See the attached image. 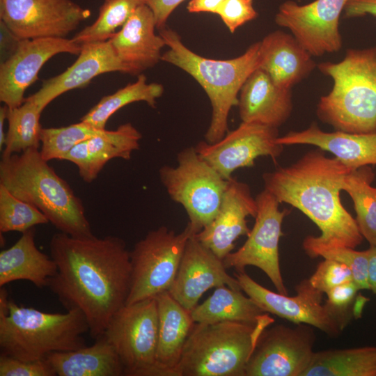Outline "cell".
<instances>
[{"label": "cell", "instance_id": "cell-30", "mask_svg": "<svg viewBox=\"0 0 376 376\" xmlns=\"http://www.w3.org/2000/svg\"><path fill=\"white\" fill-rule=\"evenodd\" d=\"M301 376H376V347L314 352Z\"/></svg>", "mask_w": 376, "mask_h": 376}, {"label": "cell", "instance_id": "cell-4", "mask_svg": "<svg viewBox=\"0 0 376 376\" xmlns=\"http://www.w3.org/2000/svg\"><path fill=\"white\" fill-rule=\"evenodd\" d=\"M318 70L333 81L316 113L336 130L376 133V47L348 49L339 62H322Z\"/></svg>", "mask_w": 376, "mask_h": 376}, {"label": "cell", "instance_id": "cell-12", "mask_svg": "<svg viewBox=\"0 0 376 376\" xmlns=\"http://www.w3.org/2000/svg\"><path fill=\"white\" fill-rule=\"evenodd\" d=\"M313 328L302 323L267 327L247 363L245 376H301L315 352Z\"/></svg>", "mask_w": 376, "mask_h": 376}, {"label": "cell", "instance_id": "cell-16", "mask_svg": "<svg viewBox=\"0 0 376 376\" xmlns=\"http://www.w3.org/2000/svg\"><path fill=\"white\" fill-rule=\"evenodd\" d=\"M279 136L278 128L242 122L219 141H202L194 147L201 158L228 180L235 170L253 166L258 157H279L284 146L277 143Z\"/></svg>", "mask_w": 376, "mask_h": 376}, {"label": "cell", "instance_id": "cell-38", "mask_svg": "<svg viewBox=\"0 0 376 376\" xmlns=\"http://www.w3.org/2000/svg\"><path fill=\"white\" fill-rule=\"evenodd\" d=\"M359 290L352 281L338 285L325 293L327 299L324 304L344 329L354 315L353 307Z\"/></svg>", "mask_w": 376, "mask_h": 376}, {"label": "cell", "instance_id": "cell-25", "mask_svg": "<svg viewBox=\"0 0 376 376\" xmlns=\"http://www.w3.org/2000/svg\"><path fill=\"white\" fill-rule=\"evenodd\" d=\"M283 146L306 144L328 151L352 170L376 164V133L327 132L316 123L301 131H291L276 139Z\"/></svg>", "mask_w": 376, "mask_h": 376}, {"label": "cell", "instance_id": "cell-17", "mask_svg": "<svg viewBox=\"0 0 376 376\" xmlns=\"http://www.w3.org/2000/svg\"><path fill=\"white\" fill-rule=\"evenodd\" d=\"M81 46L72 38H42L20 40L15 52L0 65V100L8 108L24 102L26 90L38 79L44 64L54 56L79 55Z\"/></svg>", "mask_w": 376, "mask_h": 376}, {"label": "cell", "instance_id": "cell-23", "mask_svg": "<svg viewBox=\"0 0 376 376\" xmlns=\"http://www.w3.org/2000/svg\"><path fill=\"white\" fill-rule=\"evenodd\" d=\"M313 56L292 35L272 31L260 41L259 68L275 85L292 89L317 67Z\"/></svg>", "mask_w": 376, "mask_h": 376}, {"label": "cell", "instance_id": "cell-8", "mask_svg": "<svg viewBox=\"0 0 376 376\" xmlns=\"http://www.w3.org/2000/svg\"><path fill=\"white\" fill-rule=\"evenodd\" d=\"M177 162L176 166H162L159 180L171 200L184 207L196 234L215 217L228 180L201 158L194 146L181 150Z\"/></svg>", "mask_w": 376, "mask_h": 376}, {"label": "cell", "instance_id": "cell-35", "mask_svg": "<svg viewBox=\"0 0 376 376\" xmlns=\"http://www.w3.org/2000/svg\"><path fill=\"white\" fill-rule=\"evenodd\" d=\"M303 248L311 258L322 257L341 263L352 271L353 281L359 290H369L368 283V250L357 251L346 246L326 245L315 236L308 235L303 242Z\"/></svg>", "mask_w": 376, "mask_h": 376}, {"label": "cell", "instance_id": "cell-9", "mask_svg": "<svg viewBox=\"0 0 376 376\" xmlns=\"http://www.w3.org/2000/svg\"><path fill=\"white\" fill-rule=\"evenodd\" d=\"M187 223L175 233L166 226L150 230L130 251L131 283L125 304L156 297L172 285L189 238Z\"/></svg>", "mask_w": 376, "mask_h": 376}, {"label": "cell", "instance_id": "cell-14", "mask_svg": "<svg viewBox=\"0 0 376 376\" xmlns=\"http://www.w3.org/2000/svg\"><path fill=\"white\" fill-rule=\"evenodd\" d=\"M90 15L72 0H0V20L19 40L66 38Z\"/></svg>", "mask_w": 376, "mask_h": 376}, {"label": "cell", "instance_id": "cell-33", "mask_svg": "<svg viewBox=\"0 0 376 376\" xmlns=\"http://www.w3.org/2000/svg\"><path fill=\"white\" fill-rule=\"evenodd\" d=\"M41 113L36 104L26 99L20 106L8 109V129L2 157L39 148L42 129L40 123Z\"/></svg>", "mask_w": 376, "mask_h": 376}, {"label": "cell", "instance_id": "cell-36", "mask_svg": "<svg viewBox=\"0 0 376 376\" xmlns=\"http://www.w3.org/2000/svg\"><path fill=\"white\" fill-rule=\"evenodd\" d=\"M104 130L97 129L82 121L64 127L42 128L40 152L47 162L63 160L75 145L100 134Z\"/></svg>", "mask_w": 376, "mask_h": 376}, {"label": "cell", "instance_id": "cell-39", "mask_svg": "<svg viewBox=\"0 0 376 376\" xmlns=\"http://www.w3.org/2000/svg\"><path fill=\"white\" fill-rule=\"evenodd\" d=\"M308 279L315 289L326 293L338 285L353 281V276L350 269L345 265L324 258Z\"/></svg>", "mask_w": 376, "mask_h": 376}, {"label": "cell", "instance_id": "cell-21", "mask_svg": "<svg viewBox=\"0 0 376 376\" xmlns=\"http://www.w3.org/2000/svg\"><path fill=\"white\" fill-rule=\"evenodd\" d=\"M153 13L144 3L139 6L125 24L109 40L127 73L139 75L154 67L162 59L166 46L155 33Z\"/></svg>", "mask_w": 376, "mask_h": 376}, {"label": "cell", "instance_id": "cell-47", "mask_svg": "<svg viewBox=\"0 0 376 376\" xmlns=\"http://www.w3.org/2000/svg\"><path fill=\"white\" fill-rule=\"evenodd\" d=\"M8 107L4 104V106L0 108V149L2 150L3 146L6 141V134L3 132L4 122L6 120L7 112Z\"/></svg>", "mask_w": 376, "mask_h": 376}, {"label": "cell", "instance_id": "cell-11", "mask_svg": "<svg viewBox=\"0 0 376 376\" xmlns=\"http://www.w3.org/2000/svg\"><path fill=\"white\" fill-rule=\"evenodd\" d=\"M258 210L255 223L244 244L223 260L226 269L244 271L249 265L261 269L270 279L277 292L288 295L281 275L279 244L283 235L281 226L287 209L281 210V204L265 189L256 196Z\"/></svg>", "mask_w": 376, "mask_h": 376}, {"label": "cell", "instance_id": "cell-10", "mask_svg": "<svg viewBox=\"0 0 376 376\" xmlns=\"http://www.w3.org/2000/svg\"><path fill=\"white\" fill-rule=\"evenodd\" d=\"M103 336L113 346L126 376H162L156 354L158 311L155 297L125 304L111 318Z\"/></svg>", "mask_w": 376, "mask_h": 376}, {"label": "cell", "instance_id": "cell-15", "mask_svg": "<svg viewBox=\"0 0 376 376\" xmlns=\"http://www.w3.org/2000/svg\"><path fill=\"white\" fill-rule=\"evenodd\" d=\"M348 0H315L299 5L282 3L274 21L291 34L313 56L338 52L343 45L339 19Z\"/></svg>", "mask_w": 376, "mask_h": 376}, {"label": "cell", "instance_id": "cell-28", "mask_svg": "<svg viewBox=\"0 0 376 376\" xmlns=\"http://www.w3.org/2000/svg\"><path fill=\"white\" fill-rule=\"evenodd\" d=\"M45 360L58 376H122L125 373L118 354L103 335L91 346L53 352Z\"/></svg>", "mask_w": 376, "mask_h": 376}, {"label": "cell", "instance_id": "cell-41", "mask_svg": "<svg viewBox=\"0 0 376 376\" xmlns=\"http://www.w3.org/2000/svg\"><path fill=\"white\" fill-rule=\"evenodd\" d=\"M0 376H56V373L45 359L23 361L1 354Z\"/></svg>", "mask_w": 376, "mask_h": 376}, {"label": "cell", "instance_id": "cell-7", "mask_svg": "<svg viewBox=\"0 0 376 376\" xmlns=\"http://www.w3.org/2000/svg\"><path fill=\"white\" fill-rule=\"evenodd\" d=\"M273 322H195L175 368V376H245L260 336Z\"/></svg>", "mask_w": 376, "mask_h": 376}, {"label": "cell", "instance_id": "cell-34", "mask_svg": "<svg viewBox=\"0 0 376 376\" xmlns=\"http://www.w3.org/2000/svg\"><path fill=\"white\" fill-rule=\"evenodd\" d=\"M142 3L143 0H104L97 19L77 33L72 40L80 45L109 40Z\"/></svg>", "mask_w": 376, "mask_h": 376}, {"label": "cell", "instance_id": "cell-13", "mask_svg": "<svg viewBox=\"0 0 376 376\" xmlns=\"http://www.w3.org/2000/svg\"><path fill=\"white\" fill-rule=\"evenodd\" d=\"M234 276L246 295L265 312L295 324H306L331 338L340 336L344 329L338 320L322 304L323 292L315 289L309 279L295 286L296 295L290 297L273 292L251 279L245 271H236Z\"/></svg>", "mask_w": 376, "mask_h": 376}, {"label": "cell", "instance_id": "cell-43", "mask_svg": "<svg viewBox=\"0 0 376 376\" xmlns=\"http://www.w3.org/2000/svg\"><path fill=\"white\" fill-rule=\"evenodd\" d=\"M343 13L346 17L376 16V0H348Z\"/></svg>", "mask_w": 376, "mask_h": 376}, {"label": "cell", "instance_id": "cell-24", "mask_svg": "<svg viewBox=\"0 0 376 376\" xmlns=\"http://www.w3.org/2000/svg\"><path fill=\"white\" fill-rule=\"evenodd\" d=\"M237 106L242 122L278 128L291 115L292 91L275 85L269 75L258 68L242 85Z\"/></svg>", "mask_w": 376, "mask_h": 376}, {"label": "cell", "instance_id": "cell-5", "mask_svg": "<svg viewBox=\"0 0 376 376\" xmlns=\"http://www.w3.org/2000/svg\"><path fill=\"white\" fill-rule=\"evenodd\" d=\"M169 49L162 61L184 70L201 86L212 106V118L205 141L215 143L228 132L230 109L237 106L238 94L250 76L259 68L260 41L250 45L242 55L228 60L203 57L189 49L178 33L166 26L159 30Z\"/></svg>", "mask_w": 376, "mask_h": 376}, {"label": "cell", "instance_id": "cell-46", "mask_svg": "<svg viewBox=\"0 0 376 376\" xmlns=\"http://www.w3.org/2000/svg\"><path fill=\"white\" fill-rule=\"evenodd\" d=\"M367 250L368 256V283L369 290L376 295V246H370Z\"/></svg>", "mask_w": 376, "mask_h": 376}, {"label": "cell", "instance_id": "cell-32", "mask_svg": "<svg viewBox=\"0 0 376 376\" xmlns=\"http://www.w3.org/2000/svg\"><path fill=\"white\" fill-rule=\"evenodd\" d=\"M374 177L372 169L366 166L347 174L343 184V190L354 203L360 233L370 246H376V187L371 186Z\"/></svg>", "mask_w": 376, "mask_h": 376}, {"label": "cell", "instance_id": "cell-18", "mask_svg": "<svg viewBox=\"0 0 376 376\" xmlns=\"http://www.w3.org/2000/svg\"><path fill=\"white\" fill-rule=\"evenodd\" d=\"M224 285L241 290L236 278L227 273L223 260L192 235L186 244L175 278L168 291L191 311L206 291Z\"/></svg>", "mask_w": 376, "mask_h": 376}, {"label": "cell", "instance_id": "cell-20", "mask_svg": "<svg viewBox=\"0 0 376 376\" xmlns=\"http://www.w3.org/2000/svg\"><path fill=\"white\" fill-rule=\"evenodd\" d=\"M78 58L62 73L44 80L40 88L25 98L36 104L42 112L56 97L69 91L88 86L92 79L104 73H127L109 40L81 45Z\"/></svg>", "mask_w": 376, "mask_h": 376}, {"label": "cell", "instance_id": "cell-45", "mask_svg": "<svg viewBox=\"0 0 376 376\" xmlns=\"http://www.w3.org/2000/svg\"><path fill=\"white\" fill-rule=\"evenodd\" d=\"M225 0H191L187 9L189 13H210L216 14L219 6Z\"/></svg>", "mask_w": 376, "mask_h": 376}, {"label": "cell", "instance_id": "cell-6", "mask_svg": "<svg viewBox=\"0 0 376 376\" xmlns=\"http://www.w3.org/2000/svg\"><path fill=\"white\" fill-rule=\"evenodd\" d=\"M87 331L88 322L78 309L47 313L10 300L8 312L0 314L1 354L23 361L42 360L53 352L86 346L83 335Z\"/></svg>", "mask_w": 376, "mask_h": 376}, {"label": "cell", "instance_id": "cell-42", "mask_svg": "<svg viewBox=\"0 0 376 376\" xmlns=\"http://www.w3.org/2000/svg\"><path fill=\"white\" fill-rule=\"evenodd\" d=\"M185 0H143L153 13L156 29L166 26V22L173 10Z\"/></svg>", "mask_w": 376, "mask_h": 376}, {"label": "cell", "instance_id": "cell-31", "mask_svg": "<svg viewBox=\"0 0 376 376\" xmlns=\"http://www.w3.org/2000/svg\"><path fill=\"white\" fill-rule=\"evenodd\" d=\"M143 74L136 80L118 89L111 95L104 96L81 118L82 121L97 129L104 130L110 118L117 111L136 102H145L155 108L157 99L164 93V87L158 83H147Z\"/></svg>", "mask_w": 376, "mask_h": 376}, {"label": "cell", "instance_id": "cell-2", "mask_svg": "<svg viewBox=\"0 0 376 376\" xmlns=\"http://www.w3.org/2000/svg\"><path fill=\"white\" fill-rule=\"evenodd\" d=\"M352 170L324 150H312L290 166L263 175L265 189L280 203L298 209L320 229L316 240L326 245L355 249L363 242L356 219L340 197Z\"/></svg>", "mask_w": 376, "mask_h": 376}, {"label": "cell", "instance_id": "cell-27", "mask_svg": "<svg viewBox=\"0 0 376 376\" xmlns=\"http://www.w3.org/2000/svg\"><path fill=\"white\" fill-rule=\"evenodd\" d=\"M35 232V228H32L22 233L13 246L0 252V287L26 280L42 288L47 287L56 274V264L51 256L37 248Z\"/></svg>", "mask_w": 376, "mask_h": 376}, {"label": "cell", "instance_id": "cell-37", "mask_svg": "<svg viewBox=\"0 0 376 376\" xmlns=\"http://www.w3.org/2000/svg\"><path fill=\"white\" fill-rule=\"evenodd\" d=\"M48 223V219L40 210L17 198L0 184L1 234L10 231L23 233L37 225Z\"/></svg>", "mask_w": 376, "mask_h": 376}, {"label": "cell", "instance_id": "cell-22", "mask_svg": "<svg viewBox=\"0 0 376 376\" xmlns=\"http://www.w3.org/2000/svg\"><path fill=\"white\" fill-rule=\"evenodd\" d=\"M141 132L130 123L118 126L115 130H104L100 134L75 145L63 157L77 165L81 178L91 183L98 176L111 159L129 160L139 148Z\"/></svg>", "mask_w": 376, "mask_h": 376}, {"label": "cell", "instance_id": "cell-44", "mask_svg": "<svg viewBox=\"0 0 376 376\" xmlns=\"http://www.w3.org/2000/svg\"><path fill=\"white\" fill-rule=\"evenodd\" d=\"M1 29V61L9 57L16 49L19 40L17 39L7 26L0 20Z\"/></svg>", "mask_w": 376, "mask_h": 376}, {"label": "cell", "instance_id": "cell-26", "mask_svg": "<svg viewBox=\"0 0 376 376\" xmlns=\"http://www.w3.org/2000/svg\"><path fill=\"white\" fill-rule=\"evenodd\" d=\"M158 311L157 364L162 376H175V370L195 323L191 311L164 291L156 297Z\"/></svg>", "mask_w": 376, "mask_h": 376}, {"label": "cell", "instance_id": "cell-3", "mask_svg": "<svg viewBox=\"0 0 376 376\" xmlns=\"http://www.w3.org/2000/svg\"><path fill=\"white\" fill-rule=\"evenodd\" d=\"M0 184L40 210L60 232L77 237L94 235L81 200L39 149L1 157Z\"/></svg>", "mask_w": 376, "mask_h": 376}, {"label": "cell", "instance_id": "cell-29", "mask_svg": "<svg viewBox=\"0 0 376 376\" xmlns=\"http://www.w3.org/2000/svg\"><path fill=\"white\" fill-rule=\"evenodd\" d=\"M191 315L194 322L203 324L226 321L249 324L274 322L269 313L241 290L225 285L215 288L207 299L191 311Z\"/></svg>", "mask_w": 376, "mask_h": 376}, {"label": "cell", "instance_id": "cell-40", "mask_svg": "<svg viewBox=\"0 0 376 376\" xmlns=\"http://www.w3.org/2000/svg\"><path fill=\"white\" fill-rule=\"evenodd\" d=\"M216 14L231 33L258 16L253 0H225L218 8Z\"/></svg>", "mask_w": 376, "mask_h": 376}, {"label": "cell", "instance_id": "cell-19", "mask_svg": "<svg viewBox=\"0 0 376 376\" xmlns=\"http://www.w3.org/2000/svg\"><path fill=\"white\" fill-rule=\"evenodd\" d=\"M258 207L249 186L233 177L228 180L218 212L212 222L196 234L197 240L224 260L235 242L248 235L247 217H256Z\"/></svg>", "mask_w": 376, "mask_h": 376}, {"label": "cell", "instance_id": "cell-1", "mask_svg": "<svg viewBox=\"0 0 376 376\" xmlns=\"http://www.w3.org/2000/svg\"><path fill=\"white\" fill-rule=\"evenodd\" d=\"M49 249L57 272L47 287L67 310H79L91 336L100 338L129 294L132 267L125 242L116 236L77 237L59 231Z\"/></svg>", "mask_w": 376, "mask_h": 376}]
</instances>
